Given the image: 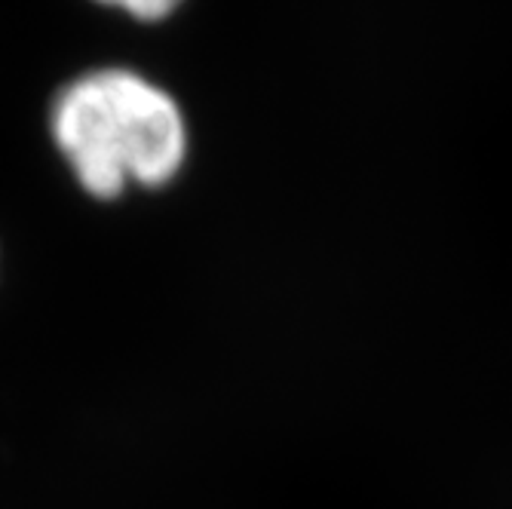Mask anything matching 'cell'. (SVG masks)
<instances>
[{
    "label": "cell",
    "instance_id": "obj_1",
    "mask_svg": "<svg viewBox=\"0 0 512 509\" xmlns=\"http://www.w3.org/2000/svg\"><path fill=\"white\" fill-rule=\"evenodd\" d=\"M50 132L77 184L96 200L166 188L191 151L178 99L148 74L120 65L83 71L59 86Z\"/></svg>",
    "mask_w": 512,
    "mask_h": 509
},
{
    "label": "cell",
    "instance_id": "obj_2",
    "mask_svg": "<svg viewBox=\"0 0 512 509\" xmlns=\"http://www.w3.org/2000/svg\"><path fill=\"white\" fill-rule=\"evenodd\" d=\"M96 4L111 7V10H120V13H126L135 22L154 25V22L172 19L184 7V0H96Z\"/></svg>",
    "mask_w": 512,
    "mask_h": 509
}]
</instances>
